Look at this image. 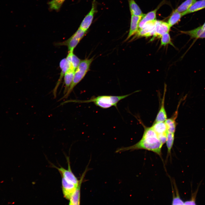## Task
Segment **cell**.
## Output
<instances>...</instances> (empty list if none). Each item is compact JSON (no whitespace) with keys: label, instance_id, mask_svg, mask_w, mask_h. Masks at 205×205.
<instances>
[{"label":"cell","instance_id":"obj_19","mask_svg":"<svg viewBox=\"0 0 205 205\" xmlns=\"http://www.w3.org/2000/svg\"><path fill=\"white\" fill-rule=\"evenodd\" d=\"M205 8V0L196 1L187 10L182 13V16Z\"/></svg>","mask_w":205,"mask_h":205},{"label":"cell","instance_id":"obj_22","mask_svg":"<svg viewBox=\"0 0 205 205\" xmlns=\"http://www.w3.org/2000/svg\"><path fill=\"white\" fill-rule=\"evenodd\" d=\"M182 16L181 13L178 12L175 10L174 11L168 21L167 23L169 26L171 27L178 22Z\"/></svg>","mask_w":205,"mask_h":205},{"label":"cell","instance_id":"obj_11","mask_svg":"<svg viewBox=\"0 0 205 205\" xmlns=\"http://www.w3.org/2000/svg\"><path fill=\"white\" fill-rule=\"evenodd\" d=\"M144 15H131L130 30L125 41L128 40L132 36L138 32L139 29V23Z\"/></svg>","mask_w":205,"mask_h":205},{"label":"cell","instance_id":"obj_21","mask_svg":"<svg viewBox=\"0 0 205 205\" xmlns=\"http://www.w3.org/2000/svg\"><path fill=\"white\" fill-rule=\"evenodd\" d=\"M129 3L131 15L143 16L144 15L134 0H129Z\"/></svg>","mask_w":205,"mask_h":205},{"label":"cell","instance_id":"obj_30","mask_svg":"<svg viewBox=\"0 0 205 205\" xmlns=\"http://www.w3.org/2000/svg\"><path fill=\"white\" fill-rule=\"evenodd\" d=\"M201 27L203 29H205V22L202 26H201Z\"/></svg>","mask_w":205,"mask_h":205},{"label":"cell","instance_id":"obj_14","mask_svg":"<svg viewBox=\"0 0 205 205\" xmlns=\"http://www.w3.org/2000/svg\"><path fill=\"white\" fill-rule=\"evenodd\" d=\"M166 85L165 84L163 95L162 99L161 105L160 109L156 116L154 122H164L167 119V113L165 108V101L166 91Z\"/></svg>","mask_w":205,"mask_h":205},{"label":"cell","instance_id":"obj_15","mask_svg":"<svg viewBox=\"0 0 205 205\" xmlns=\"http://www.w3.org/2000/svg\"><path fill=\"white\" fill-rule=\"evenodd\" d=\"M180 32L182 33L189 35L192 39H196L205 38V29H203L201 26L191 30Z\"/></svg>","mask_w":205,"mask_h":205},{"label":"cell","instance_id":"obj_25","mask_svg":"<svg viewBox=\"0 0 205 205\" xmlns=\"http://www.w3.org/2000/svg\"><path fill=\"white\" fill-rule=\"evenodd\" d=\"M93 60V58H92L81 60L77 67L87 72Z\"/></svg>","mask_w":205,"mask_h":205},{"label":"cell","instance_id":"obj_20","mask_svg":"<svg viewBox=\"0 0 205 205\" xmlns=\"http://www.w3.org/2000/svg\"><path fill=\"white\" fill-rule=\"evenodd\" d=\"M177 114V111L171 118L167 119L165 121L167 127L168 132L175 133L176 126L175 120Z\"/></svg>","mask_w":205,"mask_h":205},{"label":"cell","instance_id":"obj_13","mask_svg":"<svg viewBox=\"0 0 205 205\" xmlns=\"http://www.w3.org/2000/svg\"><path fill=\"white\" fill-rule=\"evenodd\" d=\"M170 28L171 27L168 23L162 21L156 20L155 23V37H161L164 34L169 32Z\"/></svg>","mask_w":205,"mask_h":205},{"label":"cell","instance_id":"obj_17","mask_svg":"<svg viewBox=\"0 0 205 205\" xmlns=\"http://www.w3.org/2000/svg\"><path fill=\"white\" fill-rule=\"evenodd\" d=\"M66 58L70 65L69 69L75 71L81 60L73 53V51L68 52Z\"/></svg>","mask_w":205,"mask_h":205},{"label":"cell","instance_id":"obj_5","mask_svg":"<svg viewBox=\"0 0 205 205\" xmlns=\"http://www.w3.org/2000/svg\"><path fill=\"white\" fill-rule=\"evenodd\" d=\"M151 127L163 144L166 142L168 132L166 125L164 122H154Z\"/></svg>","mask_w":205,"mask_h":205},{"label":"cell","instance_id":"obj_3","mask_svg":"<svg viewBox=\"0 0 205 205\" xmlns=\"http://www.w3.org/2000/svg\"><path fill=\"white\" fill-rule=\"evenodd\" d=\"M87 72L77 67L75 70L71 83L67 92L58 101L67 98L74 87L83 78Z\"/></svg>","mask_w":205,"mask_h":205},{"label":"cell","instance_id":"obj_7","mask_svg":"<svg viewBox=\"0 0 205 205\" xmlns=\"http://www.w3.org/2000/svg\"><path fill=\"white\" fill-rule=\"evenodd\" d=\"M156 20L148 23L142 28L139 30L136 33V36L148 37L153 36L155 37V23Z\"/></svg>","mask_w":205,"mask_h":205},{"label":"cell","instance_id":"obj_28","mask_svg":"<svg viewBox=\"0 0 205 205\" xmlns=\"http://www.w3.org/2000/svg\"><path fill=\"white\" fill-rule=\"evenodd\" d=\"M175 194L173 196L172 205H184V202L181 198L179 192L175 186Z\"/></svg>","mask_w":205,"mask_h":205},{"label":"cell","instance_id":"obj_9","mask_svg":"<svg viewBox=\"0 0 205 205\" xmlns=\"http://www.w3.org/2000/svg\"><path fill=\"white\" fill-rule=\"evenodd\" d=\"M81 40L74 33L69 38L61 42L55 43V45L57 46H64L67 47L68 52L73 51Z\"/></svg>","mask_w":205,"mask_h":205},{"label":"cell","instance_id":"obj_24","mask_svg":"<svg viewBox=\"0 0 205 205\" xmlns=\"http://www.w3.org/2000/svg\"><path fill=\"white\" fill-rule=\"evenodd\" d=\"M175 133L168 132L166 140V144L167 149V154H171V149L172 148L175 138Z\"/></svg>","mask_w":205,"mask_h":205},{"label":"cell","instance_id":"obj_26","mask_svg":"<svg viewBox=\"0 0 205 205\" xmlns=\"http://www.w3.org/2000/svg\"><path fill=\"white\" fill-rule=\"evenodd\" d=\"M161 46H165L169 44L175 47L173 44L171 42L170 36L169 32L165 33L161 36Z\"/></svg>","mask_w":205,"mask_h":205},{"label":"cell","instance_id":"obj_6","mask_svg":"<svg viewBox=\"0 0 205 205\" xmlns=\"http://www.w3.org/2000/svg\"><path fill=\"white\" fill-rule=\"evenodd\" d=\"M96 8V3L93 1L91 10L84 18L79 28L84 30L87 31L92 23L94 14L97 11Z\"/></svg>","mask_w":205,"mask_h":205},{"label":"cell","instance_id":"obj_29","mask_svg":"<svg viewBox=\"0 0 205 205\" xmlns=\"http://www.w3.org/2000/svg\"><path fill=\"white\" fill-rule=\"evenodd\" d=\"M200 185V183L199 184L196 190L193 193L192 192L191 198L190 200L184 202V205H196V197Z\"/></svg>","mask_w":205,"mask_h":205},{"label":"cell","instance_id":"obj_16","mask_svg":"<svg viewBox=\"0 0 205 205\" xmlns=\"http://www.w3.org/2000/svg\"><path fill=\"white\" fill-rule=\"evenodd\" d=\"M158 8L144 14L139 25V30L142 28L148 23L156 20V13Z\"/></svg>","mask_w":205,"mask_h":205},{"label":"cell","instance_id":"obj_2","mask_svg":"<svg viewBox=\"0 0 205 205\" xmlns=\"http://www.w3.org/2000/svg\"><path fill=\"white\" fill-rule=\"evenodd\" d=\"M137 91L123 95H101L96 97H93L87 100H70L65 101V102L85 103L93 102L97 106L103 109L108 108L112 106L117 108V104L120 101Z\"/></svg>","mask_w":205,"mask_h":205},{"label":"cell","instance_id":"obj_4","mask_svg":"<svg viewBox=\"0 0 205 205\" xmlns=\"http://www.w3.org/2000/svg\"><path fill=\"white\" fill-rule=\"evenodd\" d=\"M69 159L68 157L67 159L68 163V168L65 169L62 167H60L54 166L61 174L62 177H63L67 181L77 186L79 181L77 177L72 172L70 164Z\"/></svg>","mask_w":205,"mask_h":205},{"label":"cell","instance_id":"obj_27","mask_svg":"<svg viewBox=\"0 0 205 205\" xmlns=\"http://www.w3.org/2000/svg\"><path fill=\"white\" fill-rule=\"evenodd\" d=\"M65 0H52L48 3L50 9L58 10L61 7Z\"/></svg>","mask_w":205,"mask_h":205},{"label":"cell","instance_id":"obj_18","mask_svg":"<svg viewBox=\"0 0 205 205\" xmlns=\"http://www.w3.org/2000/svg\"><path fill=\"white\" fill-rule=\"evenodd\" d=\"M75 70L68 69L65 72L64 77V95L67 92L72 82L75 72Z\"/></svg>","mask_w":205,"mask_h":205},{"label":"cell","instance_id":"obj_8","mask_svg":"<svg viewBox=\"0 0 205 205\" xmlns=\"http://www.w3.org/2000/svg\"><path fill=\"white\" fill-rule=\"evenodd\" d=\"M62 189L63 197L66 199L69 200L77 186L63 177H62Z\"/></svg>","mask_w":205,"mask_h":205},{"label":"cell","instance_id":"obj_1","mask_svg":"<svg viewBox=\"0 0 205 205\" xmlns=\"http://www.w3.org/2000/svg\"><path fill=\"white\" fill-rule=\"evenodd\" d=\"M163 145L151 126L145 127L143 136L140 140L132 146L118 148L116 152L144 149L153 152L160 156Z\"/></svg>","mask_w":205,"mask_h":205},{"label":"cell","instance_id":"obj_10","mask_svg":"<svg viewBox=\"0 0 205 205\" xmlns=\"http://www.w3.org/2000/svg\"><path fill=\"white\" fill-rule=\"evenodd\" d=\"M87 171V168L85 169V171L82 175L76 189L69 200V205H77L80 204L81 185Z\"/></svg>","mask_w":205,"mask_h":205},{"label":"cell","instance_id":"obj_23","mask_svg":"<svg viewBox=\"0 0 205 205\" xmlns=\"http://www.w3.org/2000/svg\"><path fill=\"white\" fill-rule=\"evenodd\" d=\"M196 1V0H186L183 2L175 10L182 13L188 9Z\"/></svg>","mask_w":205,"mask_h":205},{"label":"cell","instance_id":"obj_12","mask_svg":"<svg viewBox=\"0 0 205 205\" xmlns=\"http://www.w3.org/2000/svg\"><path fill=\"white\" fill-rule=\"evenodd\" d=\"M60 67L61 69L60 75L56 85L53 91V93L55 98L56 97L57 89L62 81V78L64 77L66 71L70 69V65L67 59L66 61L65 60L62 59L60 62Z\"/></svg>","mask_w":205,"mask_h":205}]
</instances>
